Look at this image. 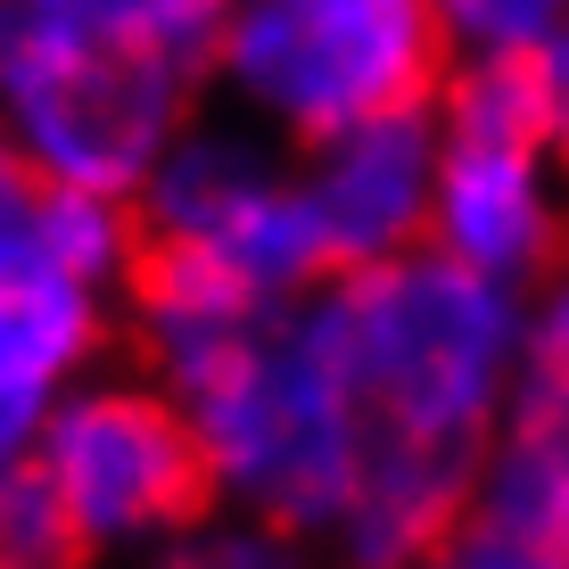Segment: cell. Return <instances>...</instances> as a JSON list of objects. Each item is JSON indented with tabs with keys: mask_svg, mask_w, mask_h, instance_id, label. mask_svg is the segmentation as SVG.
Returning <instances> with one entry per match:
<instances>
[{
	"mask_svg": "<svg viewBox=\"0 0 569 569\" xmlns=\"http://www.w3.org/2000/svg\"><path fill=\"white\" fill-rule=\"evenodd\" d=\"M330 313L371 446L330 569H429L479 496L520 371L528 298L421 248L405 264L330 281Z\"/></svg>",
	"mask_w": 569,
	"mask_h": 569,
	"instance_id": "obj_1",
	"label": "cell"
},
{
	"mask_svg": "<svg viewBox=\"0 0 569 569\" xmlns=\"http://www.w3.org/2000/svg\"><path fill=\"white\" fill-rule=\"evenodd\" d=\"M124 356L157 371L190 413L214 512H240L330 561L371 455L330 289L248 322L149 330V339H124Z\"/></svg>",
	"mask_w": 569,
	"mask_h": 569,
	"instance_id": "obj_2",
	"label": "cell"
},
{
	"mask_svg": "<svg viewBox=\"0 0 569 569\" xmlns=\"http://www.w3.org/2000/svg\"><path fill=\"white\" fill-rule=\"evenodd\" d=\"M223 0H0V166L132 207L207 116Z\"/></svg>",
	"mask_w": 569,
	"mask_h": 569,
	"instance_id": "obj_3",
	"label": "cell"
},
{
	"mask_svg": "<svg viewBox=\"0 0 569 569\" xmlns=\"http://www.w3.org/2000/svg\"><path fill=\"white\" fill-rule=\"evenodd\" d=\"M132 231H141V272H132L124 339L248 322V313H281L330 289L322 231L298 190V157L223 108H207L166 149V166L132 199Z\"/></svg>",
	"mask_w": 569,
	"mask_h": 569,
	"instance_id": "obj_4",
	"label": "cell"
},
{
	"mask_svg": "<svg viewBox=\"0 0 569 569\" xmlns=\"http://www.w3.org/2000/svg\"><path fill=\"white\" fill-rule=\"evenodd\" d=\"M455 74L438 0H223L207 33V108L289 157L356 124L429 116Z\"/></svg>",
	"mask_w": 569,
	"mask_h": 569,
	"instance_id": "obj_5",
	"label": "cell"
},
{
	"mask_svg": "<svg viewBox=\"0 0 569 569\" xmlns=\"http://www.w3.org/2000/svg\"><path fill=\"white\" fill-rule=\"evenodd\" d=\"M132 272V207L42 190L0 166V479H17L50 413L116 363Z\"/></svg>",
	"mask_w": 569,
	"mask_h": 569,
	"instance_id": "obj_6",
	"label": "cell"
},
{
	"mask_svg": "<svg viewBox=\"0 0 569 569\" xmlns=\"http://www.w3.org/2000/svg\"><path fill=\"white\" fill-rule=\"evenodd\" d=\"M26 479L42 487L74 569H132L141 553L214 512L190 413L132 356L100 363L50 413V429L26 455Z\"/></svg>",
	"mask_w": 569,
	"mask_h": 569,
	"instance_id": "obj_7",
	"label": "cell"
},
{
	"mask_svg": "<svg viewBox=\"0 0 569 569\" xmlns=\"http://www.w3.org/2000/svg\"><path fill=\"white\" fill-rule=\"evenodd\" d=\"M429 248L496 289H545L569 264V149L528 58H455L438 91Z\"/></svg>",
	"mask_w": 569,
	"mask_h": 569,
	"instance_id": "obj_8",
	"label": "cell"
},
{
	"mask_svg": "<svg viewBox=\"0 0 569 569\" xmlns=\"http://www.w3.org/2000/svg\"><path fill=\"white\" fill-rule=\"evenodd\" d=\"M462 520L569 569V264L545 289H528L520 371Z\"/></svg>",
	"mask_w": 569,
	"mask_h": 569,
	"instance_id": "obj_9",
	"label": "cell"
},
{
	"mask_svg": "<svg viewBox=\"0 0 569 569\" xmlns=\"http://www.w3.org/2000/svg\"><path fill=\"white\" fill-rule=\"evenodd\" d=\"M298 190L322 231L330 281L405 264L429 248V199H438V116H388L339 141L298 149Z\"/></svg>",
	"mask_w": 569,
	"mask_h": 569,
	"instance_id": "obj_10",
	"label": "cell"
},
{
	"mask_svg": "<svg viewBox=\"0 0 569 569\" xmlns=\"http://www.w3.org/2000/svg\"><path fill=\"white\" fill-rule=\"evenodd\" d=\"M132 569H322V561H313L306 545L240 520V512H207V520H190L182 537H166L157 553H141Z\"/></svg>",
	"mask_w": 569,
	"mask_h": 569,
	"instance_id": "obj_11",
	"label": "cell"
},
{
	"mask_svg": "<svg viewBox=\"0 0 569 569\" xmlns=\"http://www.w3.org/2000/svg\"><path fill=\"white\" fill-rule=\"evenodd\" d=\"M569 0H438V26L455 58H537L553 42Z\"/></svg>",
	"mask_w": 569,
	"mask_h": 569,
	"instance_id": "obj_12",
	"label": "cell"
},
{
	"mask_svg": "<svg viewBox=\"0 0 569 569\" xmlns=\"http://www.w3.org/2000/svg\"><path fill=\"white\" fill-rule=\"evenodd\" d=\"M528 74H537V100H545V116H553V141L569 149V17L553 26V42L528 58Z\"/></svg>",
	"mask_w": 569,
	"mask_h": 569,
	"instance_id": "obj_13",
	"label": "cell"
}]
</instances>
